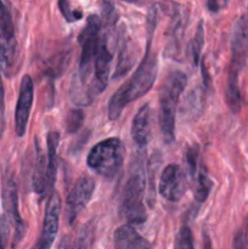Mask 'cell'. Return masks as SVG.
Segmentation results:
<instances>
[{
	"label": "cell",
	"mask_w": 248,
	"mask_h": 249,
	"mask_svg": "<svg viewBox=\"0 0 248 249\" xmlns=\"http://www.w3.org/2000/svg\"><path fill=\"white\" fill-rule=\"evenodd\" d=\"M58 7H60L61 14L63 15V17H65L67 22L78 21V19L83 17V12L78 11V10H73L68 1H60L58 2Z\"/></svg>",
	"instance_id": "603a6c76"
},
{
	"label": "cell",
	"mask_w": 248,
	"mask_h": 249,
	"mask_svg": "<svg viewBox=\"0 0 248 249\" xmlns=\"http://www.w3.org/2000/svg\"><path fill=\"white\" fill-rule=\"evenodd\" d=\"M18 57L16 33L9 9L0 2V66L6 75L14 72Z\"/></svg>",
	"instance_id": "5b68a950"
},
{
	"label": "cell",
	"mask_w": 248,
	"mask_h": 249,
	"mask_svg": "<svg viewBox=\"0 0 248 249\" xmlns=\"http://www.w3.org/2000/svg\"><path fill=\"white\" fill-rule=\"evenodd\" d=\"M187 85V75L181 71H173L165 78L159 92V121L160 131L167 143L175 139V119L180 96Z\"/></svg>",
	"instance_id": "7a4b0ae2"
},
{
	"label": "cell",
	"mask_w": 248,
	"mask_h": 249,
	"mask_svg": "<svg viewBox=\"0 0 248 249\" xmlns=\"http://www.w3.org/2000/svg\"><path fill=\"white\" fill-rule=\"evenodd\" d=\"M10 220L6 215L0 216V249H5L7 243V237H9V229Z\"/></svg>",
	"instance_id": "484cf974"
},
{
	"label": "cell",
	"mask_w": 248,
	"mask_h": 249,
	"mask_svg": "<svg viewBox=\"0 0 248 249\" xmlns=\"http://www.w3.org/2000/svg\"><path fill=\"white\" fill-rule=\"evenodd\" d=\"M185 22H186V18H185L184 14H182L180 10H177L174 14V17L172 18V23H170L169 27V48H173L172 51H174V48H177V45L180 41V38H181V36L184 34Z\"/></svg>",
	"instance_id": "d6986e66"
},
{
	"label": "cell",
	"mask_w": 248,
	"mask_h": 249,
	"mask_svg": "<svg viewBox=\"0 0 248 249\" xmlns=\"http://www.w3.org/2000/svg\"><path fill=\"white\" fill-rule=\"evenodd\" d=\"M248 60V11L236 21L231 33V62L229 73L238 75Z\"/></svg>",
	"instance_id": "8992f818"
},
{
	"label": "cell",
	"mask_w": 248,
	"mask_h": 249,
	"mask_svg": "<svg viewBox=\"0 0 248 249\" xmlns=\"http://www.w3.org/2000/svg\"><path fill=\"white\" fill-rule=\"evenodd\" d=\"M152 133V111L150 104L140 107L131 123V138L140 147H145Z\"/></svg>",
	"instance_id": "7c38bea8"
},
{
	"label": "cell",
	"mask_w": 248,
	"mask_h": 249,
	"mask_svg": "<svg viewBox=\"0 0 248 249\" xmlns=\"http://www.w3.org/2000/svg\"><path fill=\"white\" fill-rule=\"evenodd\" d=\"M34 99V85L33 80L28 74L23 75L19 87L18 100L15 112V130L18 138L24 136L28 125L29 114L32 111V105Z\"/></svg>",
	"instance_id": "30bf717a"
},
{
	"label": "cell",
	"mask_w": 248,
	"mask_h": 249,
	"mask_svg": "<svg viewBox=\"0 0 248 249\" xmlns=\"http://www.w3.org/2000/svg\"><path fill=\"white\" fill-rule=\"evenodd\" d=\"M232 249H248V232L245 229H240L236 232L232 241Z\"/></svg>",
	"instance_id": "d4e9b609"
},
{
	"label": "cell",
	"mask_w": 248,
	"mask_h": 249,
	"mask_svg": "<svg viewBox=\"0 0 248 249\" xmlns=\"http://www.w3.org/2000/svg\"><path fill=\"white\" fill-rule=\"evenodd\" d=\"M60 143V134L56 131H50L46 139L48 145V156H46V192L53 191V184L57 174V148Z\"/></svg>",
	"instance_id": "5bb4252c"
},
{
	"label": "cell",
	"mask_w": 248,
	"mask_h": 249,
	"mask_svg": "<svg viewBox=\"0 0 248 249\" xmlns=\"http://www.w3.org/2000/svg\"><path fill=\"white\" fill-rule=\"evenodd\" d=\"M157 19H158V10L156 5L151 6L150 11L147 15V21H146V29H147V36H148V43L152 40V36L155 33L156 26H157Z\"/></svg>",
	"instance_id": "cb8c5ba5"
},
{
	"label": "cell",
	"mask_w": 248,
	"mask_h": 249,
	"mask_svg": "<svg viewBox=\"0 0 248 249\" xmlns=\"http://www.w3.org/2000/svg\"><path fill=\"white\" fill-rule=\"evenodd\" d=\"M158 73L157 56L151 51V43H147L145 56L134 74L112 95L108 102V117L111 121L118 118L123 109L142 97L153 87Z\"/></svg>",
	"instance_id": "6da1fadb"
},
{
	"label": "cell",
	"mask_w": 248,
	"mask_h": 249,
	"mask_svg": "<svg viewBox=\"0 0 248 249\" xmlns=\"http://www.w3.org/2000/svg\"><path fill=\"white\" fill-rule=\"evenodd\" d=\"M95 190V181L90 177H82L75 181L66 199V214L70 225H72L91 199Z\"/></svg>",
	"instance_id": "ba28073f"
},
{
	"label": "cell",
	"mask_w": 248,
	"mask_h": 249,
	"mask_svg": "<svg viewBox=\"0 0 248 249\" xmlns=\"http://www.w3.org/2000/svg\"><path fill=\"white\" fill-rule=\"evenodd\" d=\"M208 7H209V10H211V11H213V12H215V11H219V10L221 9V6H223V2H218V1H215V0H213V1H209L208 4Z\"/></svg>",
	"instance_id": "83f0119b"
},
{
	"label": "cell",
	"mask_w": 248,
	"mask_h": 249,
	"mask_svg": "<svg viewBox=\"0 0 248 249\" xmlns=\"http://www.w3.org/2000/svg\"><path fill=\"white\" fill-rule=\"evenodd\" d=\"M195 185H194V196L198 203H203L206 202V199L208 198L209 194L212 191V187H213V182H212L211 178L208 177V173H207L206 167L203 165V163H201L198 167V170L195 174V177L192 178Z\"/></svg>",
	"instance_id": "e0dca14e"
},
{
	"label": "cell",
	"mask_w": 248,
	"mask_h": 249,
	"mask_svg": "<svg viewBox=\"0 0 248 249\" xmlns=\"http://www.w3.org/2000/svg\"><path fill=\"white\" fill-rule=\"evenodd\" d=\"M2 207L9 220L14 223L15 238L14 246L22 240L24 235V225L18 212V197H17L16 182L12 178H7L2 186Z\"/></svg>",
	"instance_id": "8fae6325"
},
{
	"label": "cell",
	"mask_w": 248,
	"mask_h": 249,
	"mask_svg": "<svg viewBox=\"0 0 248 249\" xmlns=\"http://www.w3.org/2000/svg\"><path fill=\"white\" fill-rule=\"evenodd\" d=\"M174 249H195L194 237L189 226H181L175 237Z\"/></svg>",
	"instance_id": "7402d4cb"
},
{
	"label": "cell",
	"mask_w": 248,
	"mask_h": 249,
	"mask_svg": "<svg viewBox=\"0 0 248 249\" xmlns=\"http://www.w3.org/2000/svg\"><path fill=\"white\" fill-rule=\"evenodd\" d=\"M145 189V173L140 164H135V167L131 168V173L125 182L119 206V215L124 221H126L128 225L143 224L147 219L143 204Z\"/></svg>",
	"instance_id": "3957f363"
},
{
	"label": "cell",
	"mask_w": 248,
	"mask_h": 249,
	"mask_svg": "<svg viewBox=\"0 0 248 249\" xmlns=\"http://www.w3.org/2000/svg\"><path fill=\"white\" fill-rule=\"evenodd\" d=\"M159 195L168 202H179L187 190V178L179 164H168L159 180Z\"/></svg>",
	"instance_id": "52a82bcc"
},
{
	"label": "cell",
	"mask_w": 248,
	"mask_h": 249,
	"mask_svg": "<svg viewBox=\"0 0 248 249\" xmlns=\"http://www.w3.org/2000/svg\"><path fill=\"white\" fill-rule=\"evenodd\" d=\"M203 249H213V246H212L211 238L208 237L207 233L203 235Z\"/></svg>",
	"instance_id": "f1b7e54d"
},
{
	"label": "cell",
	"mask_w": 248,
	"mask_h": 249,
	"mask_svg": "<svg viewBox=\"0 0 248 249\" xmlns=\"http://www.w3.org/2000/svg\"><path fill=\"white\" fill-rule=\"evenodd\" d=\"M206 106V94L203 87H197L185 99L181 108V114L187 121H195L203 112Z\"/></svg>",
	"instance_id": "9a60e30c"
},
{
	"label": "cell",
	"mask_w": 248,
	"mask_h": 249,
	"mask_svg": "<svg viewBox=\"0 0 248 249\" xmlns=\"http://www.w3.org/2000/svg\"><path fill=\"white\" fill-rule=\"evenodd\" d=\"M136 49H134V44L129 38H122V45L119 49L118 62H117L114 78H121L125 75L130 71L136 60Z\"/></svg>",
	"instance_id": "2e32d148"
},
{
	"label": "cell",
	"mask_w": 248,
	"mask_h": 249,
	"mask_svg": "<svg viewBox=\"0 0 248 249\" xmlns=\"http://www.w3.org/2000/svg\"><path fill=\"white\" fill-rule=\"evenodd\" d=\"M113 247L114 249H151V245L134 226L125 224L114 231Z\"/></svg>",
	"instance_id": "4fadbf2b"
},
{
	"label": "cell",
	"mask_w": 248,
	"mask_h": 249,
	"mask_svg": "<svg viewBox=\"0 0 248 249\" xmlns=\"http://www.w3.org/2000/svg\"><path fill=\"white\" fill-rule=\"evenodd\" d=\"M204 43V23L203 21L198 22V26L196 28V33H195L194 39L191 40L189 45V53L190 57H191L194 66H197L199 62V57H201V51L203 48Z\"/></svg>",
	"instance_id": "ffe728a7"
},
{
	"label": "cell",
	"mask_w": 248,
	"mask_h": 249,
	"mask_svg": "<svg viewBox=\"0 0 248 249\" xmlns=\"http://www.w3.org/2000/svg\"><path fill=\"white\" fill-rule=\"evenodd\" d=\"M61 213V197L57 192H53L49 198L44 215L43 229L39 240L32 249H50L58 232Z\"/></svg>",
	"instance_id": "9c48e42d"
},
{
	"label": "cell",
	"mask_w": 248,
	"mask_h": 249,
	"mask_svg": "<svg viewBox=\"0 0 248 249\" xmlns=\"http://www.w3.org/2000/svg\"><path fill=\"white\" fill-rule=\"evenodd\" d=\"M125 147L121 139L108 138L96 143L88 155L87 163L91 170L105 178L113 179L121 172L124 163Z\"/></svg>",
	"instance_id": "277c9868"
},
{
	"label": "cell",
	"mask_w": 248,
	"mask_h": 249,
	"mask_svg": "<svg viewBox=\"0 0 248 249\" xmlns=\"http://www.w3.org/2000/svg\"><path fill=\"white\" fill-rule=\"evenodd\" d=\"M57 249H71V237H68V236L63 237L62 240H61Z\"/></svg>",
	"instance_id": "4316f807"
},
{
	"label": "cell",
	"mask_w": 248,
	"mask_h": 249,
	"mask_svg": "<svg viewBox=\"0 0 248 249\" xmlns=\"http://www.w3.org/2000/svg\"><path fill=\"white\" fill-rule=\"evenodd\" d=\"M84 112L80 108H73L67 113L65 119L66 130L70 134H75L80 130V128L84 124Z\"/></svg>",
	"instance_id": "44dd1931"
},
{
	"label": "cell",
	"mask_w": 248,
	"mask_h": 249,
	"mask_svg": "<svg viewBox=\"0 0 248 249\" xmlns=\"http://www.w3.org/2000/svg\"><path fill=\"white\" fill-rule=\"evenodd\" d=\"M226 101L233 113H237L241 109V91L240 84H238V75L229 73L228 83H226Z\"/></svg>",
	"instance_id": "ac0fdd59"
}]
</instances>
